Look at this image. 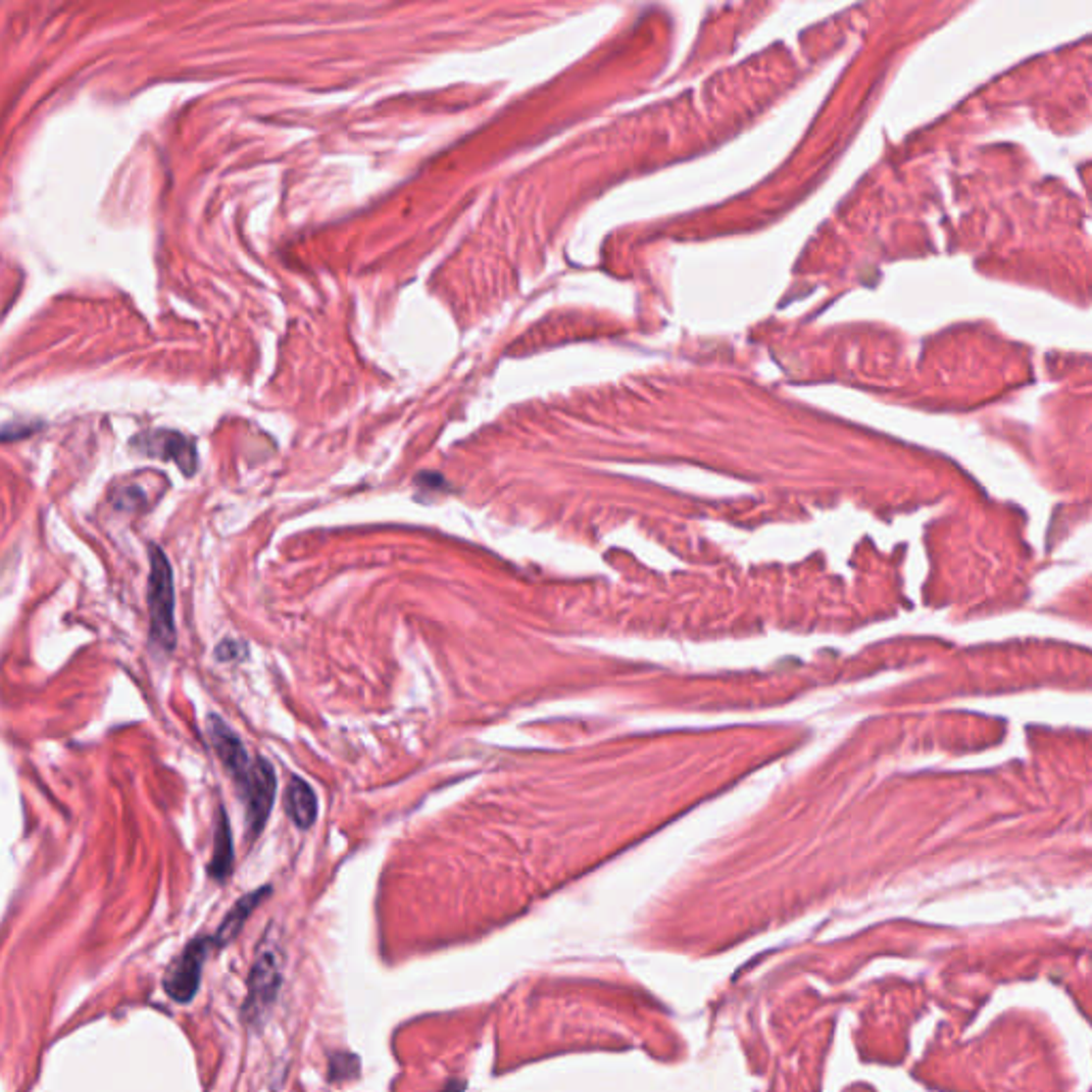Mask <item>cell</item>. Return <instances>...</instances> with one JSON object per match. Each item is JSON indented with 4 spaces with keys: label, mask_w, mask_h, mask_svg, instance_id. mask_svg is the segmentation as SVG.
<instances>
[{
    "label": "cell",
    "mask_w": 1092,
    "mask_h": 1092,
    "mask_svg": "<svg viewBox=\"0 0 1092 1092\" xmlns=\"http://www.w3.org/2000/svg\"><path fill=\"white\" fill-rule=\"evenodd\" d=\"M148 551H150V575H148L150 640L158 649L169 653L176 649V643H178L173 569L160 546L150 544Z\"/></svg>",
    "instance_id": "1"
},
{
    "label": "cell",
    "mask_w": 1092,
    "mask_h": 1092,
    "mask_svg": "<svg viewBox=\"0 0 1092 1092\" xmlns=\"http://www.w3.org/2000/svg\"><path fill=\"white\" fill-rule=\"evenodd\" d=\"M282 984V952L274 941H265L258 949L248 978V996L244 1003V1017L252 1027H260L271 1013Z\"/></svg>",
    "instance_id": "2"
},
{
    "label": "cell",
    "mask_w": 1092,
    "mask_h": 1092,
    "mask_svg": "<svg viewBox=\"0 0 1092 1092\" xmlns=\"http://www.w3.org/2000/svg\"><path fill=\"white\" fill-rule=\"evenodd\" d=\"M211 947H216L213 945V937H197L190 941L182 949V954L169 964L167 973H164L162 986L176 1003L186 1005L197 996L201 988L203 964Z\"/></svg>",
    "instance_id": "3"
},
{
    "label": "cell",
    "mask_w": 1092,
    "mask_h": 1092,
    "mask_svg": "<svg viewBox=\"0 0 1092 1092\" xmlns=\"http://www.w3.org/2000/svg\"><path fill=\"white\" fill-rule=\"evenodd\" d=\"M276 786V771L263 757H258L248 777L242 783H237V790H240L246 806V826L250 839L263 833L274 806Z\"/></svg>",
    "instance_id": "4"
},
{
    "label": "cell",
    "mask_w": 1092,
    "mask_h": 1092,
    "mask_svg": "<svg viewBox=\"0 0 1092 1092\" xmlns=\"http://www.w3.org/2000/svg\"><path fill=\"white\" fill-rule=\"evenodd\" d=\"M133 446L148 457L173 461L186 477H193L197 469V448L193 440L169 430L146 432L133 440Z\"/></svg>",
    "instance_id": "5"
},
{
    "label": "cell",
    "mask_w": 1092,
    "mask_h": 1092,
    "mask_svg": "<svg viewBox=\"0 0 1092 1092\" xmlns=\"http://www.w3.org/2000/svg\"><path fill=\"white\" fill-rule=\"evenodd\" d=\"M207 736H209L213 751L218 753L222 766L233 777V781L235 783L244 781L248 777V773L252 771L254 762L250 759V755H248L240 736H237L227 726V722H222L216 715L207 717Z\"/></svg>",
    "instance_id": "6"
},
{
    "label": "cell",
    "mask_w": 1092,
    "mask_h": 1092,
    "mask_svg": "<svg viewBox=\"0 0 1092 1092\" xmlns=\"http://www.w3.org/2000/svg\"><path fill=\"white\" fill-rule=\"evenodd\" d=\"M284 809L301 830L312 828L318 817V798L312 786H307V781L297 775L291 777L287 792H284Z\"/></svg>",
    "instance_id": "7"
},
{
    "label": "cell",
    "mask_w": 1092,
    "mask_h": 1092,
    "mask_svg": "<svg viewBox=\"0 0 1092 1092\" xmlns=\"http://www.w3.org/2000/svg\"><path fill=\"white\" fill-rule=\"evenodd\" d=\"M271 894V888L269 886H263L260 890H254L250 894H246L244 898L237 900V903L233 905V909L227 913V917L222 920V924L218 926V931L213 933V945L216 947H227L237 935H240V931L244 929L246 920L250 917V913L263 903V900Z\"/></svg>",
    "instance_id": "8"
},
{
    "label": "cell",
    "mask_w": 1092,
    "mask_h": 1092,
    "mask_svg": "<svg viewBox=\"0 0 1092 1092\" xmlns=\"http://www.w3.org/2000/svg\"><path fill=\"white\" fill-rule=\"evenodd\" d=\"M233 860H235V851H233L231 824H229L227 809L220 806L218 817H216V835H213V856L207 866L211 880L225 882L233 871Z\"/></svg>",
    "instance_id": "9"
},
{
    "label": "cell",
    "mask_w": 1092,
    "mask_h": 1092,
    "mask_svg": "<svg viewBox=\"0 0 1092 1092\" xmlns=\"http://www.w3.org/2000/svg\"><path fill=\"white\" fill-rule=\"evenodd\" d=\"M361 1072V1060L359 1056L354 1054H331L329 1058V1080L331 1082H338V1080H350V1078H357Z\"/></svg>",
    "instance_id": "10"
},
{
    "label": "cell",
    "mask_w": 1092,
    "mask_h": 1092,
    "mask_svg": "<svg viewBox=\"0 0 1092 1092\" xmlns=\"http://www.w3.org/2000/svg\"><path fill=\"white\" fill-rule=\"evenodd\" d=\"M213 653H216L220 661H233V659H244L248 649L244 643H240V640H222Z\"/></svg>",
    "instance_id": "11"
}]
</instances>
